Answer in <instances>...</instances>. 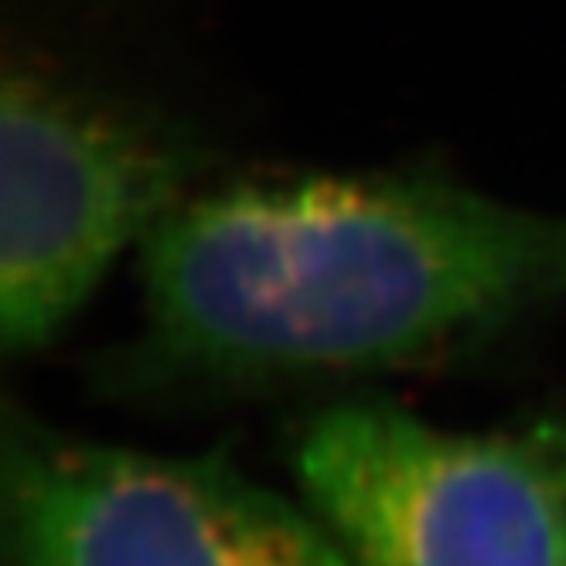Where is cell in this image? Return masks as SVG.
<instances>
[{
    "instance_id": "7a4b0ae2",
    "label": "cell",
    "mask_w": 566,
    "mask_h": 566,
    "mask_svg": "<svg viewBox=\"0 0 566 566\" xmlns=\"http://www.w3.org/2000/svg\"><path fill=\"white\" fill-rule=\"evenodd\" d=\"M195 150L165 124L31 65L0 93V345L34 355L185 198Z\"/></svg>"
},
{
    "instance_id": "6da1fadb",
    "label": "cell",
    "mask_w": 566,
    "mask_h": 566,
    "mask_svg": "<svg viewBox=\"0 0 566 566\" xmlns=\"http://www.w3.org/2000/svg\"><path fill=\"white\" fill-rule=\"evenodd\" d=\"M147 345L216 382L413 369L566 297V216L437 175L250 178L140 247Z\"/></svg>"
},
{
    "instance_id": "277c9868",
    "label": "cell",
    "mask_w": 566,
    "mask_h": 566,
    "mask_svg": "<svg viewBox=\"0 0 566 566\" xmlns=\"http://www.w3.org/2000/svg\"><path fill=\"white\" fill-rule=\"evenodd\" d=\"M291 464L348 566H563V495L539 430H443L355 399L304 423Z\"/></svg>"
},
{
    "instance_id": "5b68a950",
    "label": "cell",
    "mask_w": 566,
    "mask_h": 566,
    "mask_svg": "<svg viewBox=\"0 0 566 566\" xmlns=\"http://www.w3.org/2000/svg\"><path fill=\"white\" fill-rule=\"evenodd\" d=\"M549 458L556 464V478H559V495H563V566H566V427H543L539 430Z\"/></svg>"
},
{
    "instance_id": "3957f363",
    "label": "cell",
    "mask_w": 566,
    "mask_h": 566,
    "mask_svg": "<svg viewBox=\"0 0 566 566\" xmlns=\"http://www.w3.org/2000/svg\"><path fill=\"white\" fill-rule=\"evenodd\" d=\"M4 566H348L307 502L222 454H157L21 410L0 433Z\"/></svg>"
}]
</instances>
